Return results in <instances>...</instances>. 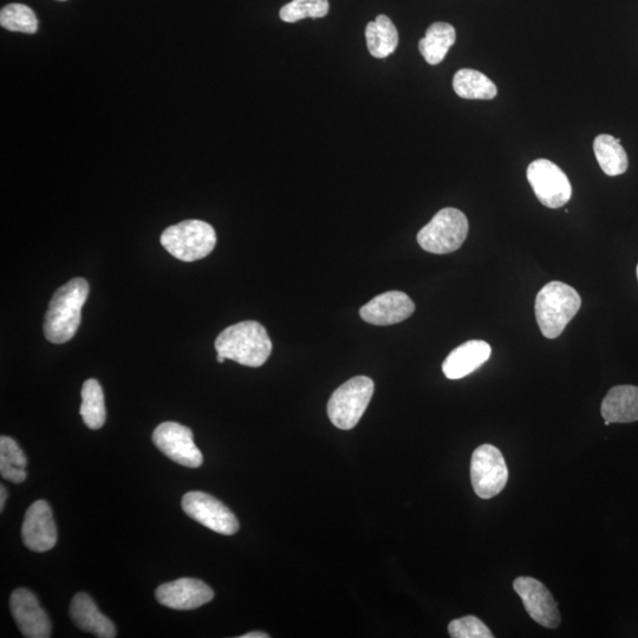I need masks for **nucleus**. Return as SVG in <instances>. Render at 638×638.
<instances>
[{"instance_id": "nucleus-26", "label": "nucleus", "mask_w": 638, "mask_h": 638, "mask_svg": "<svg viewBox=\"0 0 638 638\" xmlns=\"http://www.w3.org/2000/svg\"><path fill=\"white\" fill-rule=\"evenodd\" d=\"M329 9V0H292L283 6L279 16L286 23H296L305 18H323Z\"/></svg>"}, {"instance_id": "nucleus-23", "label": "nucleus", "mask_w": 638, "mask_h": 638, "mask_svg": "<svg viewBox=\"0 0 638 638\" xmlns=\"http://www.w3.org/2000/svg\"><path fill=\"white\" fill-rule=\"evenodd\" d=\"M28 465L25 454L17 442L9 436L0 438V474L10 483H24L28 474L25 468Z\"/></svg>"}, {"instance_id": "nucleus-4", "label": "nucleus", "mask_w": 638, "mask_h": 638, "mask_svg": "<svg viewBox=\"0 0 638 638\" xmlns=\"http://www.w3.org/2000/svg\"><path fill=\"white\" fill-rule=\"evenodd\" d=\"M160 242L173 257L192 263L210 255L216 247L217 234L205 221L185 220L168 227Z\"/></svg>"}, {"instance_id": "nucleus-16", "label": "nucleus", "mask_w": 638, "mask_h": 638, "mask_svg": "<svg viewBox=\"0 0 638 638\" xmlns=\"http://www.w3.org/2000/svg\"><path fill=\"white\" fill-rule=\"evenodd\" d=\"M491 354L492 348L487 342L468 341L448 355L442 371L449 380L464 379L490 360Z\"/></svg>"}, {"instance_id": "nucleus-15", "label": "nucleus", "mask_w": 638, "mask_h": 638, "mask_svg": "<svg viewBox=\"0 0 638 638\" xmlns=\"http://www.w3.org/2000/svg\"><path fill=\"white\" fill-rule=\"evenodd\" d=\"M414 311L415 304L405 292L388 291L364 305L360 316L364 322L384 327L406 321Z\"/></svg>"}, {"instance_id": "nucleus-24", "label": "nucleus", "mask_w": 638, "mask_h": 638, "mask_svg": "<svg viewBox=\"0 0 638 638\" xmlns=\"http://www.w3.org/2000/svg\"><path fill=\"white\" fill-rule=\"evenodd\" d=\"M80 413L86 426L93 431L102 428L106 422V405H104V394L99 381L90 379L84 382Z\"/></svg>"}, {"instance_id": "nucleus-29", "label": "nucleus", "mask_w": 638, "mask_h": 638, "mask_svg": "<svg viewBox=\"0 0 638 638\" xmlns=\"http://www.w3.org/2000/svg\"><path fill=\"white\" fill-rule=\"evenodd\" d=\"M269 637L270 636L268 634L262 633V631H253V633L240 636V638H269Z\"/></svg>"}, {"instance_id": "nucleus-20", "label": "nucleus", "mask_w": 638, "mask_h": 638, "mask_svg": "<svg viewBox=\"0 0 638 638\" xmlns=\"http://www.w3.org/2000/svg\"><path fill=\"white\" fill-rule=\"evenodd\" d=\"M455 93L466 100H493L498 88L491 78L480 71L461 69L453 78Z\"/></svg>"}, {"instance_id": "nucleus-12", "label": "nucleus", "mask_w": 638, "mask_h": 638, "mask_svg": "<svg viewBox=\"0 0 638 638\" xmlns=\"http://www.w3.org/2000/svg\"><path fill=\"white\" fill-rule=\"evenodd\" d=\"M23 542L31 551L47 552L57 543V527L50 505L37 500L26 511L22 526Z\"/></svg>"}, {"instance_id": "nucleus-8", "label": "nucleus", "mask_w": 638, "mask_h": 638, "mask_svg": "<svg viewBox=\"0 0 638 638\" xmlns=\"http://www.w3.org/2000/svg\"><path fill=\"white\" fill-rule=\"evenodd\" d=\"M527 180L540 203L546 207H563L571 199L572 187L569 178L562 168L550 160L533 161L527 168Z\"/></svg>"}, {"instance_id": "nucleus-22", "label": "nucleus", "mask_w": 638, "mask_h": 638, "mask_svg": "<svg viewBox=\"0 0 638 638\" xmlns=\"http://www.w3.org/2000/svg\"><path fill=\"white\" fill-rule=\"evenodd\" d=\"M594 152L598 165L609 177H617L627 172L628 155L620 139L607 134L598 135L594 141Z\"/></svg>"}, {"instance_id": "nucleus-11", "label": "nucleus", "mask_w": 638, "mask_h": 638, "mask_svg": "<svg viewBox=\"0 0 638 638\" xmlns=\"http://www.w3.org/2000/svg\"><path fill=\"white\" fill-rule=\"evenodd\" d=\"M517 595L522 598L527 614L540 626L556 629L561 624V614L551 592L542 582L532 577H518L513 583Z\"/></svg>"}, {"instance_id": "nucleus-19", "label": "nucleus", "mask_w": 638, "mask_h": 638, "mask_svg": "<svg viewBox=\"0 0 638 638\" xmlns=\"http://www.w3.org/2000/svg\"><path fill=\"white\" fill-rule=\"evenodd\" d=\"M457 39L454 26L448 23H434L429 26L426 36L419 43V50L426 62L431 65L440 64L445 60L449 49Z\"/></svg>"}, {"instance_id": "nucleus-3", "label": "nucleus", "mask_w": 638, "mask_h": 638, "mask_svg": "<svg viewBox=\"0 0 638 638\" xmlns=\"http://www.w3.org/2000/svg\"><path fill=\"white\" fill-rule=\"evenodd\" d=\"M581 305V296L570 285L562 282L546 284L536 298V318L543 336L549 340L561 336Z\"/></svg>"}, {"instance_id": "nucleus-13", "label": "nucleus", "mask_w": 638, "mask_h": 638, "mask_svg": "<svg viewBox=\"0 0 638 638\" xmlns=\"http://www.w3.org/2000/svg\"><path fill=\"white\" fill-rule=\"evenodd\" d=\"M10 609L13 620L16 621L24 637L49 638L51 636L49 617L31 591L23 588L13 591Z\"/></svg>"}, {"instance_id": "nucleus-32", "label": "nucleus", "mask_w": 638, "mask_h": 638, "mask_svg": "<svg viewBox=\"0 0 638 638\" xmlns=\"http://www.w3.org/2000/svg\"><path fill=\"white\" fill-rule=\"evenodd\" d=\"M58 2H65V0H58Z\"/></svg>"}, {"instance_id": "nucleus-25", "label": "nucleus", "mask_w": 638, "mask_h": 638, "mask_svg": "<svg viewBox=\"0 0 638 638\" xmlns=\"http://www.w3.org/2000/svg\"><path fill=\"white\" fill-rule=\"evenodd\" d=\"M0 25L4 29L23 34H36L38 21L34 10L23 4H9L0 11Z\"/></svg>"}, {"instance_id": "nucleus-21", "label": "nucleus", "mask_w": 638, "mask_h": 638, "mask_svg": "<svg viewBox=\"0 0 638 638\" xmlns=\"http://www.w3.org/2000/svg\"><path fill=\"white\" fill-rule=\"evenodd\" d=\"M366 38L371 56L380 60L394 54L399 45V32L392 19L384 15L367 25Z\"/></svg>"}, {"instance_id": "nucleus-14", "label": "nucleus", "mask_w": 638, "mask_h": 638, "mask_svg": "<svg viewBox=\"0 0 638 638\" xmlns=\"http://www.w3.org/2000/svg\"><path fill=\"white\" fill-rule=\"evenodd\" d=\"M156 600L174 610H193L210 603L213 590L203 581L194 578H180L178 581L160 585L155 592Z\"/></svg>"}, {"instance_id": "nucleus-17", "label": "nucleus", "mask_w": 638, "mask_h": 638, "mask_svg": "<svg viewBox=\"0 0 638 638\" xmlns=\"http://www.w3.org/2000/svg\"><path fill=\"white\" fill-rule=\"evenodd\" d=\"M70 617L77 628L99 638L116 637V628L112 621L100 613L97 605L87 594H77L70 604Z\"/></svg>"}, {"instance_id": "nucleus-7", "label": "nucleus", "mask_w": 638, "mask_h": 638, "mask_svg": "<svg viewBox=\"0 0 638 638\" xmlns=\"http://www.w3.org/2000/svg\"><path fill=\"white\" fill-rule=\"evenodd\" d=\"M471 480L474 492L481 499H491L504 490L509 470L497 447L481 445L475 449L471 461Z\"/></svg>"}, {"instance_id": "nucleus-9", "label": "nucleus", "mask_w": 638, "mask_h": 638, "mask_svg": "<svg viewBox=\"0 0 638 638\" xmlns=\"http://www.w3.org/2000/svg\"><path fill=\"white\" fill-rule=\"evenodd\" d=\"M182 510L188 517L214 532L233 536L239 530V523L233 512L220 500L204 492H188L182 498Z\"/></svg>"}, {"instance_id": "nucleus-31", "label": "nucleus", "mask_w": 638, "mask_h": 638, "mask_svg": "<svg viewBox=\"0 0 638 638\" xmlns=\"http://www.w3.org/2000/svg\"><path fill=\"white\" fill-rule=\"evenodd\" d=\"M636 272H637V279H638V265H637V269H636Z\"/></svg>"}, {"instance_id": "nucleus-18", "label": "nucleus", "mask_w": 638, "mask_h": 638, "mask_svg": "<svg viewBox=\"0 0 638 638\" xmlns=\"http://www.w3.org/2000/svg\"><path fill=\"white\" fill-rule=\"evenodd\" d=\"M605 421L630 423L638 421V387L617 386L604 397L601 408Z\"/></svg>"}, {"instance_id": "nucleus-27", "label": "nucleus", "mask_w": 638, "mask_h": 638, "mask_svg": "<svg viewBox=\"0 0 638 638\" xmlns=\"http://www.w3.org/2000/svg\"><path fill=\"white\" fill-rule=\"evenodd\" d=\"M448 633L453 638H493L492 631L478 617L466 616L449 623Z\"/></svg>"}, {"instance_id": "nucleus-30", "label": "nucleus", "mask_w": 638, "mask_h": 638, "mask_svg": "<svg viewBox=\"0 0 638 638\" xmlns=\"http://www.w3.org/2000/svg\"><path fill=\"white\" fill-rule=\"evenodd\" d=\"M226 360V358L224 356H221L220 354L217 355V361L219 363H224Z\"/></svg>"}, {"instance_id": "nucleus-6", "label": "nucleus", "mask_w": 638, "mask_h": 638, "mask_svg": "<svg viewBox=\"0 0 638 638\" xmlns=\"http://www.w3.org/2000/svg\"><path fill=\"white\" fill-rule=\"evenodd\" d=\"M468 230L470 224L464 213L457 208H444L419 232L418 243L429 253L447 255L460 249Z\"/></svg>"}, {"instance_id": "nucleus-28", "label": "nucleus", "mask_w": 638, "mask_h": 638, "mask_svg": "<svg viewBox=\"0 0 638 638\" xmlns=\"http://www.w3.org/2000/svg\"><path fill=\"white\" fill-rule=\"evenodd\" d=\"M8 499V491L4 485L0 486V512L4 511L5 501Z\"/></svg>"}, {"instance_id": "nucleus-5", "label": "nucleus", "mask_w": 638, "mask_h": 638, "mask_svg": "<svg viewBox=\"0 0 638 638\" xmlns=\"http://www.w3.org/2000/svg\"><path fill=\"white\" fill-rule=\"evenodd\" d=\"M375 384L367 376H356L342 384L328 402L329 419L337 428L349 431L357 426L374 395Z\"/></svg>"}, {"instance_id": "nucleus-10", "label": "nucleus", "mask_w": 638, "mask_h": 638, "mask_svg": "<svg viewBox=\"0 0 638 638\" xmlns=\"http://www.w3.org/2000/svg\"><path fill=\"white\" fill-rule=\"evenodd\" d=\"M153 442L166 457L188 468L203 465L204 457L195 445L190 428L177 422H164L156 427Z\"/></svg>"}, {"instance_id": "nucleus-1", "label": "nucleus", "mask_w": 638, "mask_h": 638, "mask_svg": "<svg viewBox=\"0 0 638 638\" xmlns=\"http://www.w3.org/2000/svg\"><path fill=\"white\" fill-rule=\"evenodd\" d=\"M88 296L89 284L83 278L71 279L56 291L44 322V334L49 342L63 344L73 340Z\"/></svg>"}, {"instance_id": "nucleus-2", "label": "nucleus", "mask_w": 638, "mask_h": 638, "mask_svg": "<svg viewBox=\"0 0 638 638\" xmlns=\"http://www.w3.org/2000/svg\"><path fill=\"white\" fill-rule=\"evenodd\" d=\"M214 347L226 360L251 368L262 367L272 353L268 331L255 321L240 322L226 328L220 332Z\"/></svg>"}]
</instances>
